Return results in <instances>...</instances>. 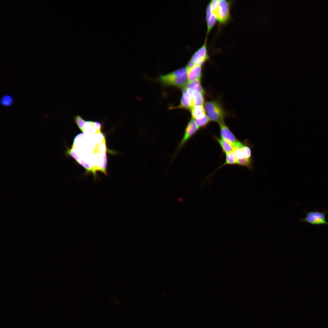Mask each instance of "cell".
<instances>
[{"label": "cell", "mask_w": 328, "mask_h": 328, "mask_svg": "<svg viewBox=\"0 0 328 328\" xmlns=\"http://www.w3.org/2000/svg\"><path fill=\"white\" fill-rule=\"evenodd\" d=\"M186 67H183L166 74L161 76L159 80L163 85L174 86L181 89L188 82Z\"/></svg>", "instance_id": "obj_1"}, {"label": "cell", "mask_w": 328, "mask_h": 328, "mask_svg": "<svg viewBox=\"0 0 328 328\" xmlns=\"http://www.w3.org/2000/svg\"><path fill=\"white\" fill-rule=\"evenodd\" d=\"M231 3L226 0H213L209 2L212 12L215 15L220 24H225L230 19Z\"/></svg>", "instance_id": "obj_2"}, {"label": "cell", "mask_w": 328, "mask_h": 328, "mask_svg": "<svg viewBox=\"0 0 328 328\" xmlns=\"http://www.w3.org/2000/svg\"><path fill=\"white\" fill-rule=\"evenodd\" d=\"M204 105L207 116L210 121L219 124L224 122L227 114L219 102L215 100L207 101Z\"/></svg>", "instance_id": "obj_3"}, {"label": "cell", "mask_w": 328, "mask_h": 328, "mask_svg": "<svg viewBox=\"0 0 328 328\" xmlns=\"http://www.w3.org/2000/svg\"><path fill=\"white\" fill-rule=\"evenodd\" d=\"M199 129L194 119L192 118L187 124L184 135L178 146L173 158L186 143L198 132Z\"/></svg>", "instance_id": "obj_4"}, {"label": "cell", "mask_w": 328, "mask_h": 328, "mask_svg": "<svg viewBox=\"0 0 328 328\" xmlns=\"http://www.w3.org/2000/svg\"><path fill=\"white\" fill-rule=\"evenodd\" d=\"M306 217L300 220V222H307L312 225H326L328 222L326 220V211H311L306 212Z\"/></svg>", "instance_id": "obj_5"}, {"label": "cell", "mask_w": 328, "mask_h": 328, "mask_svg": "<svg viewBox=\"0 0 328 328\" xmlns=\"http://www.w3.org/2000/svg\"><path fill=\"white\" fill-rule=\"evenodd\" d=\"M220 134L222 139L229 143L234 148H242L243 144L235 137L234 134L224 122L219 124Z\"/></svg>", "instance_id": "obj_6"}, {"label": "cell", "mask_w": 328, "mask_h": 328, "mask_svg": "<svg viewBox=\"0 0 328 328\" xmlns=\"http://www.w3.org/2000/svg\"><path fill=\"white\" fill-rule=\"evenodd\" d=\"M207 39L203 45L193 55L190 60L196 64L203 66L209 59L207 47Z\"/></svg>", "instance_id": "obj_7"}, {"label": "cell", "mask_w": 328, "mask_h": 328, "mask_svg": "<svg viewBox=\"0 0 328 328\" xmlns=\"http://www.w3.org/2000/svg\"><path fill=\"white\" fill-rule=\"evenodd\" d=\"M182 96L179 105L176 107H170L171 109L181 108L190 111L194 106L191 97L188 91L187 88L185 87L182 89Z\"/></svg>", "instance_id": "obj_8"}, {"label": "cell", "mask_w": 328, "mask_h": 328, "mask_svg": "<svg viewBox=\"0 0 328 328\" xmlns=\"http://www.w3.org/2000/svg\"><path fill=\"white\" fill-rule=\"evenodd\" d=\"M188 82L195 80H201L202 76V66L196 64L187 70Z\"/></svg>", "instance_id": "obj_9"}, {"label": "cell", "mask_w": 328, "mask_h": 328, "mask_svg": "<svg viewBox=\"0 0 328 328\" xmlns=\"http://www.w3.org/2000/svg\"><path fill=\"white\" fill-rule=\"evenodd\" d=\"M187 88L188 92L191 97L193 106L203 105L205 103L204 94L198 91L193 90Z\"/></svg>", "instance_id": "obj_10"}, {"label": "cell", "mask_w": 328, "mask_h": 328, "mask_svg": "<svg viewBox=\"0 0 328 328\" xmlns=\"http://www.w3.org/2000/svg\"><path fill=\"white\" fill-rule=\"evenodd\" d=\"M190 111L192 118L195 119L201 118L206 115V110L203 105L194 106Z\"/></svg>", "instance_id": "obj_11"}, {"label": "cell", "mask_w": 328, "mask_h": 328, "mask_svg": "<svg viewBox=\"0 0 328 328\" xmlns=\"http://www.w3.org/2000/svg\"><path fill=\"white\" fill-rule=\"evenodd\" d=\"M206 19L207 23V32L206 39H207L209 34L216 24L217 19L215 15L212 13H206Z\"/></svg>", "instance_id": "obj_12"}, {"label": "cell", "mask_w": 328, "mask_h": 328, "mask_svg": "<svg viewBox=\"0 0 328 328\" xmlns=\"http://www.w3.org/2000/svg\"><path fill=\"white\" fill-rule=\"evenodd\" d=\"M214 138L220 146L224 152L227 154L233 152L234 147L227 142L217 137Z\"/></svg>", "instance_id": "obj_13"}, {"label": "cell", "mask_w": 328, "mask_h": 328, "mask_svg": "<svg viewBox=\"0 0 328 328\" xmlns=\"http://www.w3.org/2000/svg\"><path fill=\"white\" fill-rule=\"evenodd\" d=\"M185 87L189 89L198 91L203 94L205 93L204 90L200 83V80H196L188 82Z\"/></svg>", "instance_id": "obj_14"}, {"label": "cell", "mask_w": 328, "mask_h": 328, "mask_svg": "<svg viewBox=\"0 0 328 328\" xmlns=\"http://www.w3.org/2000/svg\"><path fill=\"white\" fill-rule=\"evenodd\" d=\"M237 159L233 152L226 154V161L218 169L227 165H233L237 164Z\"/></svg>", "instance_id": "obj_15"}, {"label": "cell", "mask_w": 328, "mask_h": 328, "mask_svg": "<svg viewBox=\"0 0 328 328\" xmlns=\"http://www.w3.org/2000/svg\"><path fill=\"white\" fill-rule=\"evenodd\" d=\"M195 121L197 126L200 128L206 127L209 124L210 121L206 115L201 118L195 119Z\"/></svg>", "instance_id": "obj_16"}, {"label": "cell", "mask_w": 328, "mask_h": 328, "mask_svg": "<svg viewBox=\"0 0 328 328\" xmlns=\"http://www.w3.org/2000/svg\"><path fill=\"white\" fill-rule=\"evenodd\" d=\"M13 100L12 97L8 95H4L1 100V104L4 106L9 107L13 103Z\"/></svg>", "instance_id": "obj_17"}, {"label": "cell", "mask_w": 328, "mask_h": 328, "mask_svg": "<svg viewBox=\"0 0 328 328\" xmlns=\"http://www.w3.org/2000/svg\"><path fill=\"white\" fill-rule=\"evenodd\" d=\"M232 152L237 159H242L244 157L242 148H234Z\"/></svg>", "instance_id": "obj_18"}, {"label": "cell", "mask_w": 328, "mask_h": 328, "mask_svg": "<svg viewBox=\"0 0 328 328\" xmlns=\"http://www.w3.org/2000/svg\"><path fill=\"white\" fill-rule=\"evenodd\" d=\"M74 120L76 124L81 130L83 127L86 121L83 119L80 116L77 115L74 117Z\"/></svg>", "instance_id": "obj_19"}, {"label": "cell", "mask_w": 328, "mask_h": 328, "mask_svg": "<svg viewBox=\"0 0 328 328\" xmlns=\"http://www.w3.org/2000/svg\"><path fill=\"white\" fill-rule=\"evenodd\" d=\"M250 159L244 158L242 159H237V164L239 165L248 167L250 166Z\"/></svg>", "instance_id": "obj_20"}, {"label": "cell", "mask_w": 328, "mask_h": 328, "mask_svg": "<svg viewBox=\"0 0 328 328\" xmlns=\"http://www.w3.org/2000/svg\"><path fill=\"white\" fill-rule=\"evenodd\" d=\"M242 149L244 157L247 159H249L251 156V151L250 148L247 146H244L242 147Z\"/></svg>", "instance_id": "obj_21"}]
</instances>
